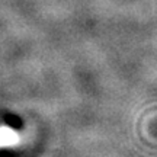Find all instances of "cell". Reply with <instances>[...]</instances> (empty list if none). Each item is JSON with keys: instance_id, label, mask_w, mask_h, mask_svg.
I'll return each mask as SVG.
<instances>
[{"instance_id": "obj_1", "label": "cell", "mask_w": 157, "mask_h": 157, "mask_svg": "<svg viewBox=\"0 0 157 157\" xmlns=\"http://www.w3.org/2000/svg\"><path fill=\"white\" fill-rule=\"evenodd\" d=\"M21 143V135L17 131L7 125H0V147H13Z\"/></svg>"}]
</instances>
